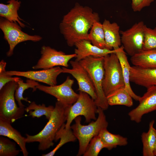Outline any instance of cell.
<instances>
[{
    "label": "cell",
    "mask_w": 156,
    "mask_h": 156,
    "mask_svg": "<svg viewBox=\"0 0 156 156\" xmlns=\"http://www.w3.org/2000/svg\"><path fill=\"white\" fill-rule=\"evenodd\" d=\"M99 14L88 6L76 3L64 15L59 27L68 45L75 46L83 40H89V31L96 21H99Z\"/></svg>",
    "instance_id": "obj_1"
},
{
    "label": "cell",
    "mask_w": 156,
    "mask_h": 156,
    "mask_svg": "<svg viewBox=\"0 0 156 156\" xmlns=\"http://www.w3.org/2000/svg\"><path fill=\"white\" fill-rule=\"evenodd\" d=\"M66 119V107L57 101L51 116L44 128L34 135L26 134L27 143L38 142L39 151H44L53 146L57 132Z\"/></svg>",
    "instance_id": "obj_2"
},
{
    "label": "cell",
    "mask_w": 156,
    "mask_h": 156,
    "mask_svg": "<svg viewBox=\"0 0 156 156\" xmlns=\"http://www.w3.org/2000/svg\"><path fill=\"white\" fill-rule=\"evenodd\" d=\"M97 114L98 117L96 120L92 121L88 125L81 124V117L79 116L75 119V123L70 126V128L79 142L77 156L83 155L92 139L98 135L102 129L108 127V123L104 110L98 107Z\"/></svg>",
    "instance_id": "obj_3"
},
{
    "label": "cell",
    "mask_w": 156,
    "mask_h": 156,
    "mask_svg": "<svg viewBox=\"0 0 156 156\" xmlns=\"http://www.w3.org/2000/svg\"><path fill=\"white\" fill-rule=\"evenodd\" d=\"M104 57L89 56L79 62L88 72L95 88L97 96L96 104L104 110L107 109L109 105L104 92L103 82L104 75Z\"/></svg>",
    "instance_id": "obj_4"
},
{
    "label": "cell",
    "mask_w": 156,
    "mask_h": 156,
    "mask_svg": "<svg viewBox=\"0 0 156 156\" xmlns=\"http://www.w3.org/2000/svg\"><path fill=\"white\" fill-rule=\"evenodd\" d=\"M18 85L17 82L11 81L0 90V119L11 124L21 118L25 111V108L18 106L15 101Z\"/></svg>",
    "instance_id": "obj_5"
},
{
    "label": "cell",
    "mask_w": 156,
    "mask_h": 156,
    "mask_svg": "<svg viewBox=\"0 0 156 156\" xmlns=\"http://www.w3.org/2000/svg\"><path fill=\"white\" fill-rule=\"evenodd\" d=\"M103 67V88L107 96L117 90L125 87V84L121 64L115 53L104 57Z\"/></svg>",
    "instance_id": "obj_6"
},
{
    "label": "cell",
    "mask_w": 156,
    "mask_h": 156,
    "mask_svg": "<svg viewBox=\"0 0 156 156\" xmlns=\"http://www.w3.org/2000/svg\"><path fill=\"white\" fill-rule=\"evenodd\" d=\"M97 110L95 101L87 93L79 91L76 101L70 107H66L67 119L65 128H70L73 120L79 116H83L87 123L90 122L92 120H96Z\"/></svg>",
    "instance_id": "obj_7"
},
{
    "label": "cell",
    "mask_w": 156,
    "mask_h": 156,
    "mask_svg": "<svg viewBox=\"0 0 156 156\" xmlns=\"http://www.w3.org/2000/svg\"><path fill=\"white\" fill-rule=\"evenodd\" d=\"M21 27L17 23L11 22L1 17L0 28L4 35V39L9 46V49L6 53L8 57L13 55L14 49L19 43L27 41L37 42L42 38L38 35H30L21 30Z\"/></svg>",
    "instance_id": "obj_8"
},
{
    "label": "cell",
    "mask_w": 156,
    "mask_h": 156,
    "mask_svg": "<svg viewBox=\"0 0 156 156\" xmlns=\"http://www.w3.org/2000/svg\"><path fill=\"white\" fill-rule=\"evenodd\" d=\"M145 25L143 21H140L126 30L120 31L124 49L131 57L143 50Z\"/></svg>",
    "instance_id": "obj_9"
},
{
    "label": "cell",
    "mask_w": 156,
    "mask_h": 156,
    "mask_svg": "<svg viewBox=\"0 0 156 156\" xmlns=\"http://www.w3.org/2000/svg\"><path fill=\"white\" fill-rule=\"evenodd\" d=\"M40 53V58L32 66L34 69H46L60 66L68 68V62L76 56L75 53L66 54L62 51L44 45L42 47Z\"/></svg>",
    "instance_id": "obj_10"
},
{
    "label": "cell",
    "mask_w": 156,
    "mask_h": 156,
    "mask_svg": "<svg viewBox=\"0 0 156 156\" xmlns=\"http://www.w3.org/2000/svg\"><path fill=\"white\" fill-rule=\"evenodd\" d=\"M74 80L69 77L61 84L53 86H46L39 83L37 89L53 96L66 107H70L77 100L79 94L76 93L72 88Z\"/></svg>",
    "instance_id": "obj_11"
},
{
    "label": "cell",
    "mask_w": 156,
    "mask_h": 156,
    "mask_svg": "<svg viewBox=\"0 0 156 156\" xmlns=\"http://www.w3.org/2000/svg\"><path fill=\"white\" fill-rule=\"evenodd\" d=\"M72 68L63 67V73L71 74L77 81L78 91L88 94L94 101L97 98L95 89L89 75L79 62L76 60L70 61Z\"/></svg>",
    "instance_id": "obj_12"
},
{
    "label": "cell",
    "mask_w": 156,
    "mask_h": 156,
    "mask_svg": "<svg viewBox=\"0 0 156 156\" xmlns=\"http://www.w3.org/2000/svg\"><path fill=\"white\" fill-rule=\"evenodd\" d=\"M6 72L12 76H21L45 83L49 86H53L56 85L57 78L60 74L63 73V70L59 66H57L39 70H11L6 71Z\"/></svg>",
    "instance_id": "obj_13"
},
{
    "label": "cell",
    "mask_w": 156,
    "mask_h": 156,
    "mask_svg": "<svg viewBox=\"0 0 156 156\" xmlns=\"http://www.w3.org/2000/svg\"><path fill=\"white\" fill-rule=\"evenodd\" d=\"M146 92L140 97L139 104L128 113L131 120L140 122L143 116L156 110V86L147 88Z\"/></svg>",
    "instance_id": "obj_14"
},
{
    "label": "cell",
    "mask_w": 156,
    "mask_h": 156,
    "mask_svg": "<svg viewBox=\"0 0 156 156\" xmlns=\"http://www.w3.org/2000/svg\"><path fill=\"white\" fill-rule=\"evenodd\" d=\"M130 81L146 88L156 86V68L130 66Z\"/></svg>",
    "instance_id": "obj_15"
},
{
    "label": "cell",
    "mask_w": 156,
    "mask_h": 156,
    "mask_svg": "<svg viewBox=\"0 0 156 156\" xmlns=\"http://www.w3.org/2000/svg\"><path fill=\"white\" fill-rule=\"evenodd\" d=\"M75 46L76 47L75 53L76 55L75 60L78 62L89 56L104 57L115 53L114 49L111 50L99 48L93 45L90 41L87 40H81L77 42Z\"/></svg>",
    "instance_id": "obj_16"
},
{
    "label": "cell",
    "mask_w": 156,
    "mask_h": 156,
    "mask_svg": "<svg viewBox=\"0 0 156 156\" xmlns=\"http://www.w3.org/2000/svg\"><path fill=\"white\" fill-rule=\"evenodd\" d=\"M102 25L104 34L105 48L111 50L120 47L121 43L120 31L118 24L115 22L111 23L105 19Z\"/></svg>",
    "instance_id": "obj_17"
},
{
    "label": "cell",
    "mask_w": 156,
    "mask_h": 156,
    "mask_svg": "<svg viewBox=\"0 0 156 156\" xmlns=\"http://www.w3.org/2000/svg\"><path fill=\"white\" fill-rule=\"evenodd\" d=\"M0 135L12 139L21 148L24 156H27L29 153L26 147V138L23 136L18 131L13 127L11 123L0 119Z\"/></svg>",
    "instance_id": "obj_18"
},
{
    "label": "cell",
    "mask_w": 156,
    "mask_h": 156,
    "mask_svg": "<svg viewBox=\"0 0 156 156\" xmlns=\"http://www.w3.org/2000/svg\"><path fill=\"white\" fill-rule=\"evenodd\" d=\"M115 53L120 62L122 68L125 88L128 92L133 99L136 101H139L140 96L136 95L133 91L130 83V68L126 52L122 46L114 49Z\"/></svg>",
    "instance_id": "obj_19"
},
{
    "label": "cell",
    "mask_w": 156,
    "mask_h": 156,
    "mask_svg": "<svg viewBox=\"0 0 156 156\" xmlns=\"http://www.w3.org/2000/svg\"><path fill=\"white\" fill-rule=\"evenodd\" d=\"M8 4H0V16L9 21L18 24L21 27L25 25L21 21H24L18 16V11L20 6L21 2L18 0H10Z\"/></svg>",
    "instance_id": "obj_20"
},
{
    "label": "cell",
    "mask_w": 156,
    "mask_h": 156,
    "mask_svg": "<svg viewBox=\"0 0 156 156\" xmlns=\"http://www.w3.org/2000/svg\"><path fill=\"white\" fill-rule=\"evenodd\" d=\"M134 66L148 68H156V49L142 50L131 57Z\"/></svg>",
    "instance_id": "obj_21"
},
{
    "label": "cell",
    "mask_w": 156,
    "mask_h": 156,
    "mask_svg": "<svg viewBox=\"0 0 156 156\" xmlns=\"http://www.w3.org/2000/svg\"><path fill=\"white\" fill-rule=\"evenodd\" d=\"M154 122V120H151L149 123L148 131L143 132L141 135L143 156H154L153 151L156 145V130L153 127Z\"/></svg>",
    "instance_id": "obj_22"
},
{
    "label": "cell",
    "mask_w": 156,
    "mask_h": 156,
    "mask_svg": "<svg viewBox=\"0 0 156 156\" xmlns=\"http://www.w3.org/2000/svg\"><path fill=\"white\" fill-rule=\"evenodd\" d=\"M98 135L106 146V148L110 150L117 146H125L128 144V139L119 134L110 133L107 128L102 129Z\"/></svg>",
    "instance_id": "obj_23"
},
{
    "label": "cell",
    "mask_w": 156,
    "mask_h": 156,
    "mask_svg": "<svg viewBox=\"0 0 156 156\" xmlns=\"http://www.w3.org/2000/svg\"><path fill=\"white\" fill-rule=\"evenodd\" d=\"M106 97L109 105H122L131 107L133 104V98L125 87L117 90Z\"/></svg>",
    "instance_id": "obj_24"
},
{
    "label": "cell",
    "mask_w": 156,
    "mask_h": 156,
    "mask_svg": "<svg viewBox=\"0 0 156 156\" xmlns=\"http://www.w3.org/2000/svg\"><path fill=\"white\" fill-rule=\"evenodd\" d=\"M65 125V124L64 123L58 131L56 135L55 141L56 142L60 139L58 144L52 151L47 153L42 154V156H53L64 145L68 142H74L76 140L77 138L72 129L70 128H66Z\"/></svg>",
    "instance_id": "obj_25"
},
{
    "label": "cell",
    "mask_w": 156,
    "mask_h": 156,
    "mask_svg": "<svg viewBox=\"0 0 156 156\" xmlns=\"http://www.w3.org/2000/svg\"><path fill=\"white\" fill-rule=\"evenodd\" d=\"M18 86L15 92V100L18 103L19 107L24 108L25 107L21 102V101L24 100L29 103L31 102L28 100L27 98L23 97V93L25 90L29 88H32L33 91L34 92L37 89L36 86L39 84L37 81H36L30 79H27L25 82L20 78L17 81Z\"/></svg>",
    "instance_id": "obj_26"
},
{
    "label": "cell",
    "mask_w": 156,
    "mask_h": 156,
    "mask_svg": "<svg viewBox=\"0 0 156 156\" xmlns=\"http://www.w3.org/2000/svg\"><path fill=\"white\" fill-rule=\"evenodd\" d=\"M88 38L93 45L100 48H105L103 29L102 24L99 21L94 23L89 33Z\"/></svg>",
    "instance_id": "obj_27"
},
{
    "label": "cell",
    "mask_w": 156,
    "mask_h": 156,
    "mask_svg": "<svg viewBox=\"0 0 156 156\" xmlns=\"http://www.w3.org/2000/svg\"><path fill=\"white\" fill-rule=\"evenodd\" d=\"M54 109V107L49 105L47 107L42 103L41 105H37L34 101L30 103L29 105L25 108V111L29 113V116L32 118H39L44 116L46 119L49 120L51 118Z\"/></svg>",
    "instance_id": "obj_28"
},
{
    "label": "cell",
    "mask_w": 156,
    "mask_h": 156,
    "mask_svg": "<svg viewBox=\"0 0 156 156\" xmlns=\"http://www.w3.org/2000/svg\"><path fill=\"white\" fill-rule=\"evenodd\" d=\"M21 151L17 149L15 143L0 136V156H16Z\"/></svg>",
    "instance_id": "obj_29"
},
{
    "label": "cell",
    "mask_w": 156,
    "mask_h": 156,
    "mask_svg": "<svg viewBox=\"0 0 156 156\" xmlns=\"http://www.w3.org/2000/svg\"><path fill=\"white\" fill-rule=\"evenodd\" d=\"M106 146L99 135L93 137L90 141L83 155V156H97Z\"/></svg>",
    "instance_id": "obj_30"
},
{
    "label": "cell",
    "mask_w": 156,
    "mask_h": 156,
    "mask_svg": "<svg viewBox=\"0 0 156 156\" xmlns=\"http://www.w3.org/2000/svg\"><path fill=\"white\" fill-rule=\"evenodd\" d=\"M153 49H156V27L152 29L145 25L143 50Z\"/></svg>",
    "instance_id": "obj_31"
},
{
    "label": "cell",
    "mask_w": 156,
    "mask_h": 156,
    "mask_svg": "<svg viewBox=\"0 0 156 156\" xmlns=\"http://www.w3.org/2000/svg\"><path fill=\"white\" fill-rule=\"evenodd\" d=\"M154 0H131V8L134 12H140L144 8L150 5Z\"/></svg>",
    "instance_id": "obj_32"
},
{
    "label": "cell",
    "mask_w": 156,
    "mask_h": 156,
    "mask_svg": "<svg viewBox=\"0 0 156 156\" xmlns=\"http://www.w3.org/2000/svg\"><path fill=\"white\" fill-rule=\"evenodd\" d=\"M6 71L0 73V90L8 82L13 81L17 82L20 78L18 77H13L12 76L7 74Z\"/></svg>",
    "instance_id": "obj_33"
},
{
    "label": "cell",
    "mask_w": 156,
    "mask_h": 156,
    "mask_svg": "<svg viewBox=\"0 0 156 156\" xmlns=\"http://www.w3.org/2000/svg\"><path fill=\"white\" fill-rule=\"evenodd\" d=\"M6 63L3 60H2L0 62V73L6 71L5 68Z\"/></svg>",
    "instance_id": "obj_34"
},
{
    "label": "cell",
    "mask_w": 156,
    "mask_h": 156,
    "mask_svg": "<svg viewBox=\"0 0 156 156\" xmlns=\"http://www.w3.org/2000/svg\"><path fill=\"white\" fill-rule=\"evenodd\" d=\"M154 156H156V145L153 151Z\"/></svg>",
    "instance_id": "obj_35"
},
{
    "label": "cell",
    "mask_w": 156,
    "mask_h": 156,
    "mask_svg": "<svg viewBox=\"0 0 156 156\" xmlns=\"http://www.w3.org/2000/svg\"></svg>",
    "instance_id": "obj_36"
}]
</instances>
